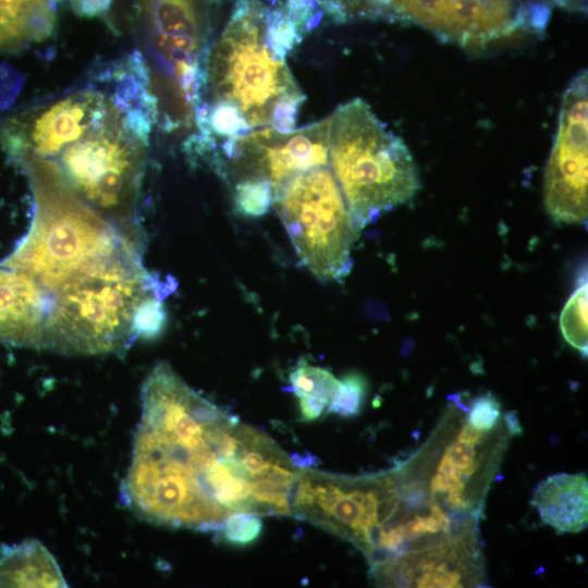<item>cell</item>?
Returning <instances> with one entry per match:
<instances>
[{"instance_id":"cell-1","label":"cell","mask_w":588,"mask_h":588,"mask_svg":"<svg viewBox=\"0 0 588 588\" xmlns=\"http://www.w3.org/2000/svg\"><path fill=\"white\" fill-rule=\"evenodd\" d=\"M299 468L270 436L160 363L143 384L121 500L146 522L219 534L233 513L291 515Z\"/></svg>"},{"instance_id":"cell-2","label":"cell","mask_w":588,"mask_h":588,"mask_svg":"<svg viewBox=\"0 0 588 588\" xmlns=\"http://www.w3.org/2000/svg\"><path fill=\"white\" fill-rule=\"evenodd\" d=\"M285 57L270 40L266 5L234 0L207 59L188 151L208 157L219 145L259 128L294 130L305 96Z\"/></svg>"},{"instance_id":"cell-3","label":"cell","mask_w":588,"mask_h":588,"mask_svg":"<svg viewBox=\"0 0 588 588\" xmlns=\"http://www.w3.org/2000/svg\"><path fill=\"white\" fill-rule=\"evenodd\" d=\"M156 119L148 82L132 68L107 113L48 160L82 203L142 245L136 211Z\"/></svg>"},{"instance_id":"cell-4","label":"cell","mask_w":588,"mask_h":588,"mask_svg":"<svg viewBox=\"0 0 588 588\" xmlns=\"http://www.w3.org/2000/svg\"><path fill=\"white\" fill-rule=\"evenodd\" d=\"M465 394L449 397L425 443L394 466L401 505L411 514H445L455 523L479 527L489 488L509 441L523 432L516 412H504L490 431L466 419Z\"/></svg>"},{"instance_id":"cell-5","label":"cell","mask_w":588,"mask_h":588,"mask_svg":"<svg viewBox=\"0 0 588 588\" xmlns=\"http://www.w3.org/2000/svg\"><path fill=\"white\" fill-rule=\"evenodd\" d=\"M328 159L357 231L409 201L420 188L408 147L360 98L329 117Z\"/></svg>"},{"instance_id":"cell-6","label":"cell","mask_w":588,"mask_h":588,"mask_svg":"<svg viewBox=\"0 0 588 588\" xmlns=\"http://www.w3.org/2000/svg\"><path fill=\"white\" fill-rule=\"evenodd\" d=\"M145 64L159 113L171 120L194 117L213 44L200 0H136Z\"/></svg>"},{"instance_id":"cell-7","label":"cell","mask_w":588,"mask_h":588,"mask_svg":"<svg viewBox=\"0 0 588 588\" xmlns=\"http://www.w3.org/2000/svg\"><path fill=\"white\" fill-rule=\"evenodd\" d=\"M272 205L298 258L316 278L339 281L350 273L358 231L329 164L291 176Z\"/></svg>"},{"instance_id":"cell-8","label":"cell","mask_w":588,"mask_h":588,"mask_svg":"<svg viewBox=\"0 0 588 588\" xmlns=\"http://www.w3.org/2000/svg\"><path fill=\"white\" fill-rule=\"evenodd\" d=\"M126 66V57L100 64L77 86L7 119L0 125V144L13 158L53 159L107 113Z\"/></svg>"},{"instance_id":"cell-9","label":"cell","mask_w":588,"mask_h":588,"mask_svg":"<svg viewBox=\"0 0 588 588\" xmlns=\"http://www.w3.org/2000/svg\"><path fill=\"white\" fill-rule=\"evenodd\" d=\"M328 131L329 117L287 132L256 130L219 145L208 160L228 183L267 182L274 195L294 174L328 164Z\"/></svg>"},{"instance_id":"cell-10","label":"cell","mask_w":588,"mask_h":588,"mask_svg":"<svg viewBox=\"0 0 588 588\" xmlns=\"http://www.w3.org/2000/svg\"><path fill=\"white\" fill-rule=\"evenodd\" d=\"M588 75L580 71L563 94L558 131L549 157L543 201L556 223H586Z\"/></svg>"},{"instance_id":"cell-11","label":"cell","mask_w":588,"mask_h":588,"mask_svg":"<svg viewBox=\"0 0 588 588\" xmlns=\"http://www.w3.org/2000/svg\"><path fill=\"white\" fill-rule=\"evenodd\" d=\"M530 504L558 534H577L588 523V480L584 473L551 475L532 491Z\"/></svg>"},{"instance_id":"cell-12","label":"cell","mask_w":588,"mask_h":588,"mask_svg":"<svg viewBox=\"0 0 588 588\" xmlns=\"http://www.w3.org/2000/svg\"><path fill=\"white\" fill-rule=\"evenodd\" d=\"M62 0H0V53L20 52L51 37Z\"/></svg>"},{"instance_id":"cell-13","label":"cell","mask_w":588,"mask_h":588,"mask_svg":"<svg viewBox=\"0 0 588 588\" xmlns=\"http://www.w3.org/2000/svg\"><path fill=\"white\" fill-rule=\"evenodd\" d=\"M0 587H68L54 556L37 540L0 548Z\"/></svg>"},{"instance_id":"cell-14","label":"cell","mask_w":588,"mask_h":588,"mask_svg":"<svg viewBox=\"0 0 588 588\" xmlns=\"http://www.w3.org/2000/svg\"><path fill=\"white\" fill-rule=\"evenodd\" d=\"M294 394L298 397L304 421L318 419L338 388L339 380L328 370L302 360L290 373Z\"/></svg>"},{"instance_id":"cell-15","label":"cell","mask_w":588,"mask_h":588,"mask_svg":"<svg viewBox=\"0 0 588 588\" xmlns=\"http://www.w3.org/2000/svg\"><path fill=\"white\" fill-rule=\"evenodd\" d=\"M587 280L584 278L560 316L563 338L585 356L587 355Z\"/></svg>"},{"instance_id":"cell-16","label":"cell","mask_w":588,"mask_h":588,"mask_svg":"<svg viewBox=\"0 0 588 588\" xmlns=\"http://www.w3.org/2000/svg\"><path fill=\"white\" fill-rule=\"evenodd\" d=\"M368 383L364 375L350 372L339 380L338 388L327 407V413L342 417L357 416L364 406Z\"/></svg>"},{"instance_id":"cell-17","label":"cell","mask_w":588,"mask_h":588,"mask_svg":"<svg viewBox=\"0 0 588 588\" xmlns=\"http://www.w3.org/2000/svg\"><path fill=\"white\" fill-rule=\"evenodd\" d=\"M235 209L243 216L259 217L272 205L273 191L261 181H242L232 185Z\"/></svg>"},{"instance_id":"cell-18","label":"cell","mask_w":588,"mask_h":588,"mask_svg":"<svg viewBox=\"0 0 588 588\" xmlns=\"http://www.w3.org/2000/svg\"><path fill=\"white\" fill-rule=\"evenodd\" d=\"M261 529V516L252 513H233L224 519L218 536L229 544L244 547L257 540Z\"/></svg>"},{"instance_id":"cell-19","label":"cell","mask_w":588,"mask_h":588,"mask_svg":"<svg viewBox=\"0 0 588 588\" xmlns=\"http://www.w3.org/2000/svg\"><path fill=\"white\" fill-rule=\"evenodd\" d=\"M503 415L501 403L491 392L477 395L467 403L466 419L476 430L494 429L501 422Z\"/></svg>"},{"instance_id":"cell-20","label":"cell","mask_w":588,"mask_h":588,"mask_svg":"<svg viewBox=\"0 0 588 588\" xmlns=\"http://www.w3.org/2000/svg\"><path fill=\"white\" fill-rule=\"evenodd\" d=\"M160 298V295L154 294L139 304L134 319L136 336L152 339L163 330L167 317Z\"/></svg>"},{"instance_id":"cell-21","label":"cell","mask_w":588,"mask_h":588,"mask_svg":"<svg viewBox=\"0 0 588 588\" xmlns=\"http://www.w3.org/2000/svg\"><path fill=\"white\" fill-rule=\"evenodd\" d=\"M73 12L82 17H96L108 12L112 0H69Z\"/></svg>"}]
</instances>
